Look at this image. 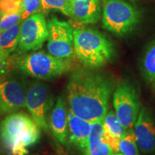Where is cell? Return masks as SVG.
<instances>
[{
	"label": "cell",
	"instance_id": "cell-4",
	"mask_svg": "<svg viewBox=\"0 0 155 155\" xmlns=\"http://www.w3.org/2000/svg\"><path fill=\"white\" fill-rule=\"evenodd\" d=\"M15 65L22 72L42 80H51L65 74L71 70V63L43 51L23 55L16 60Z\"/></svg>",
	"mask_w": 155,
	"mask_h": 155
},
{
	"label": "cell",
	"instance_id": "cell-21",
	"mask_svg": "<svg viewBox=\"0 0 155 155\" xmlns=\"http://www.w3.org/2000/svg\"><path fill=\"white\" fill-rule=\"evenodd\" d=\"M42 11L41 0H22L19 12L22 21L31 15L42 12Z\"/></svg>",
	"mask_w": 155,
	"mask_h": 155
},
{
	"label": "cell",
	"instance_id": "cell-23",
	"mask_svg": "<svg viewBox=\"0 0 155 155\" xmlns=\"http://www.w3.org/2000/svg\"><path fill=\"white\" fill-rule=\"evenodd\" d=\"M22 0L13 1H0V11L4 14L18 12L20 11V5Z\"/></svg>",
	"mask_w": 155,
	"mask_h": 155
},
{
	"label": "cell",
	"instance_id": "cell-13",
	"mask_svg": "<svg viewBox=\"0 0 155 155\" xmlns=\"http://www.w3.org/2000/svg\"><path fill=\"white\" fill-rule=\"evenodd\" d=\"M71 16L83 25L98 22L101 16L100 0H71Z\"/></svg>",
	"mask_w": 155,
	"mask_h": 155
},
{
	"label": "cell",
	"instance_id": "cell-22",
	"mask_svg": "<svg viewBox=\"0 0 155 155\" xmlns=\"http://www.w3.org/2000/svg\"><path fill=\"white\" fill-rule=\"evenodd\" d=\"M22 22L20 12L10 14H4L0 19V32Z\"/></svg>",
	"mask_w": 155,
	"mask_h": 155
},
{
	"label": "cell",
	"instance_id": "cell-11",
	"mask_svg": "<svg viewBox=\"0 0 155 155\" xmlns=\"http://www.w3.org/2000/svg\"><path fill=\"white\" fill-rule=\"evenodd\" d=\"M134 132L139 151L144 154H155V121L146 107L139 111Z\"/></svg>",
	"mask_w": 155,
	"mask_h": 155
},
{
	"label": "cell",
	"instance_id": "cell-19",
	"mask_svg": "<svg viewBox=\"0 0 155 155\" xmlns=\"http://www.w3.org/2000/svg\"><path fill=\"white\" fill-rule=\"evenodd\" d=\"M119 151L124 155H141L133 130L128 131L119 141Z\"/></svg>",
	"mask_w": 155,
	"mask_h": 155
},
{
	"label": "cell",
	"instance_id": "cell-15",
	"mask_svg": "<svg viewBox=\"0 0 155 155\" xmlns=\"http://www.w3.org/2000/svg\"><path fill=\"white\" fill-rule=\"evenodd\" d=\"M103 120H96L91 123L88 148L84 155H124L121 153H114L111 147L103 140Z\"/></svg>",
	"mask_w": 155,
	"mask_h": 155
},
{
	"label": "cell",
	"instance_id": "cell-16",
	"mask_svg": "<svg viewBox=\"0 0 155 155\" xmlns=\"http://www.w3.org/2000/svg\"><path fill=\"white\" fill-rule=\"evenodd\" d=\"M21 22L0 32V51L10 54L18 46Z\"/></svg>",
	"mask_w": 155,
	"mask_h": 155
},
{
	"label": "cell",
	"instance_id": "cell-18",
	"mask_svg": "<svg viewBox=\"0 0 155 155\" xmlns=\"http://www.w3.org/2000/svg\"><path fill=\"white\" fill-rule=\"evenodd\" d=\"M104 132L112 137L121 138L127 132V130L121 124L116 114L112 111H108L103 120Z\"/></svg>",
	"mask_w": 155,
	"mask_h": 155
},
{
	"label": "cell",
	"instance_id": "cell-10",
	"mask_svg": "<svg viewBox=\"0 0 155 155\" xmlns=\"http://www.w3.org/2000/svg\"><path fill=\"white\" fill-rule=\"evenodd\" d=\"M25 83L14 78L0 81V115L14 112L25 106Z\"/></svg>",
	"mask_w": 155,
	"mask_h": 155
},
{
	"label": "cell",
	"instance_id": "cell-14",
	"mask_svg": "<svg viewBox=\"0 0 155 155\" xmlns=\"http://www.w3.org/2000/svg\"><path fill=\"white\" fill-rule=\"evenodd\" d=\"M50 126L53 135L63 144L68 138V118L65 102L61 96L58 98L50 117Z\"/></svg>",
	"mask_w": 155,
	"mask_h": 155
},
{
	"label": "cell",
	"instance_id": "cell-9",
	"mask_svg": "<svg viewBox=\"0 0 155 155\" xmlns=\"http://www.w3.org/2000/svg\"><path fill=\"white\" fill-rule=\"evenodd\" d=\"M48 37V25L44 13H36L21 22L18 47L22 52L38 50L42 47Z\"/></svg>",
	"mask_w": 155,
	"mask_h": 155
},
{
	"label": "cell",
	"instance_id": "cell-24",
	"mask_svg": "<svg viewBox=\"0 0 155 155\" xmlns=\"http://www.w3.org/2000/svg\"><path fill=\"white\" fill-rule=\"evenodd\" d=\"M9 55L0 51V80L5 76L9 72Z\"/></svg>",
	"mask_w": 155,
	"mask_h": 155
},
{
	"label": "cell",
	"instance_id": "cell-1",
	"mask_svg": "<svg viewBox=\"0 0 155 155\" xmlns=\"http://www.w3.org/2000/svg\"><path fill=\"white\" fill-rule=\"evenodd\" d=\"M111 92V83L104 75L86 70L75 71L67 86L69 109L90 123L104 119Z\"/></svg>",
	"mask_w": 155,
	"mask_h": 155
},
{
	"label": "cell",
	"instance_id": "cell-3",
	"mask_svg": "<svg viewBox=\"0 0 155 155\" xmlns=\"http://www.w3.org/2000/svg\"><path fill=\"white\" fill-rule=\"evenodd\" d=\"M75 54L88 68L106 65L114 55V46L99 31L81 28L73 30Z\"/></svg>",
	"mask_w": 155,
	"mask_h": 155
},
{
	"label": "cell",
	"instance_id": "cell-6",
	"mask_svg": "<svg viewBox=\"0 0 155 155\" xmlns=\"http://www.w3.org/2000/svg\"><path fill=\"white\" fill-rule=\"evenodd\" d=\"M115 114L126 130H133L141 102L135 88L131 84L123 83L116 87L113 95Z\"/></svg>",
	"mask_w": 155,
	"mask_h": 155
},
{
	"label": "cell",
	"instance_id": "cell-7",
	"mask_svg": "<svg viewBox=\"0 0 155 155\" xmlns=\"http://www.w3.org/2000/svg\"><path fill=\"white\" fill-rule=\"evenodd\" d=\"M48 50L50 55L61 59L73 58L74 36L72 25L65 21L53 18L47 22Z\"/></svg>",
	"mask_w": 155,
	"mask_h": 155
},
{
	"label": "cell",
	"instance_id": "cell-2",
	"mask_svg": "<svg viewBox=\"0 0 155 155\" xmlns=\"http://www.w3.org/2000/svg\"><path fill=\"white\" fill-rule=\"evenodd\" d=\"M40 127L25 113L11 114L0 124V137L12 155H27L28 147L40 139Z\"/></svg>",
	"mask_w": 155,
	"mask_h": 155
},
{
	"label": "cell",
	"instance_id": "cell-12",
	"mask_svg": "<svg viewBox=\"0 0 155 155\" xmlns=\"http://www.w3.org/2000/svg\"><path fill=\"white\" fill-rule=\"evenodd\" d=\"M68 138L70 142L82 151L83 155L88 148L91 133V123L75 115L71 110L68 111Z\"/></svg>",
	"mask_w": 155,
	"mask_h": 155
},
{
	"label": "cell",
	"instance_id": "cell-8",
	"mask_svg": "<svg viewBox=\"0 0 155 155\" xmlns=\"http://www.w3.org/2000/svg\"><path fill=\"white\" fill-rule=\"evenodd\" d=\"M53 106V98L49 87L35 82L29 86L25 96V106L40 129L48 131V113Z\"/></svg>",
	"mask_w": 155,
	"mask_h": 155
},
{
	"label": "cell",
	"instance_id": "cell-20",
	"mask_svg": "<svg viewBox=\"0 0 155 155\" xmlns=\"http://www.w3.org/2000/svg\"><path fill=\"white\" fill-rule=\"evenodd\" d=\"M43 13L56 9L68 16H71V0H41Z\"/></svg>",
	"mask_w": 155,
	"mask_h": 155
},
{
	"label": "cell",
	"instance_id": "cell-25",
	"mask_svg": "<svg viewBox=\"0 0 155 155\" xmlns=\"http://www.w3.org/2000/svg\"><path fill=\"white\" fill-rule=\"evenodd\" d=\"M2 16V12L0 11V19H1Z\"/></svg>",
	"mask_w": 155,
	"mask_h": 155
},
{
	"label": "cell",
	"instance_id": "cell-5",
	"mask_svg": "<svg viewBox=\"0 0 155 155\" xmlns=\"http://www.w3.org/2000/svg\"><path fill=\"white\" fill-rule=\"evenodd\" d=\"M139 21L138 11L124 0H104L103 27L117 36L133 30Z\"/></svg>",
	"mask_w": 155,
	"mask_h": 155
},
{
	"label": "cell",
	"instance_id": "cell-26",
	"mask_svg": "<svg viewBox=\"0 0 155 155\" xmlns=\"http://www.w3.org/2000/svg\"><path fill=\"white\" fill-rule=\"evenodd\" d=\"M0 1H13V0H0Z\"/></svg>",
	"mask_w": 155,
	"mask_h": 155
},
{
	"label": "cell",
	"instance_id": "cell-17",
	"mask_svg": "<svg viewBox=\"0 0 155 155\" xmlns=\"http://www.w3.org/2000/svg\"><path fill=\"white\" fill-rule=\"evenodd\" d=\"M141 71L147 82L155 83V40L145 50L141 61Z\"/></svg>",
	"mask_w": 155,
	"mask_h": 155
}]
</instances>
